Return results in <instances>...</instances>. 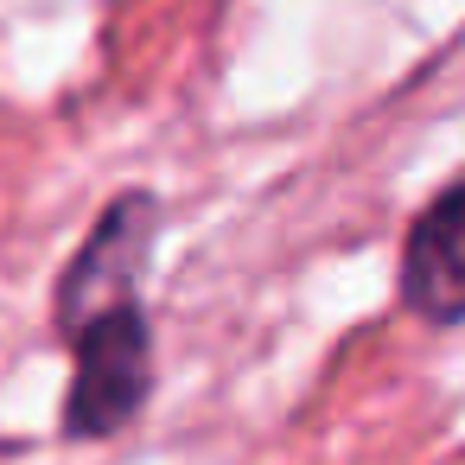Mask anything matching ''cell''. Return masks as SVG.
I'll list each match as a JSON object with an SVG mask.
<instances>
[{
  "label": "cell",
  "instance_id": "obj_2",
  "mask_svg": "<svg viewBox=\"0 0 465 465\" xmlns=\"http://www.w3.org/2000/svg\"><path fill=\"white\" fill-rule=\"evenodd\" d=\"M147 242H153V198L147 192H128L103 211V223L90 230L84 255L71 262L64 287H58V325L64 338L115 306H134V281L147 268Z\"/></svg>",
  "mask_w": 465,
  "mask_h": 465
},
{
  "label": "cell",
  "instance_id": "obj_1",
  "mask_svg": "<svg viewBox=\"0 0 465 465\" xmlns=\"http://www.w3.org/2000/svg\"><path fill=\"white\" fill-rule=\"evenodd\" d=\"M71 344H77V382H71L64 433L96 440V433L128 427L153 382V338H147L141 306H115V312L77 325Z\"/></svg>",
  "mask_w": 465,
  "mask_h": 465
},
{
  "label": "cell",
  "instance_id": "obj_3",
  "mask_svg": "<svg viewBox=\"0 0 465 465\" xmlns=\"http://www.w3.org/2000/svg\"><path fill=\"white\" fill-rule=\"evenodd\" d=\"M401 300L433 325L465 319V179L414 217L401 249Z\"/></svg>",
  "mask_w": 465,
  "mask_h": 465
}]
</instances>
